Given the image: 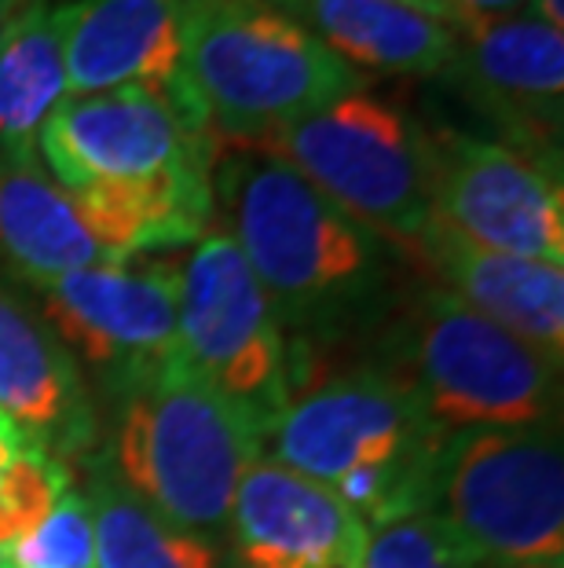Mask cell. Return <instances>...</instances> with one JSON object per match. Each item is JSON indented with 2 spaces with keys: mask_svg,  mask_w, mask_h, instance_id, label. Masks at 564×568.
<instances>
[{
  "mask_svg": "<svg viewBox=\"0 0 564 568\" xmlns=\"http://www.w3.org/2000/svg\"><path fill=\"white\" fill-rule=\"evenodd\" d=\"M213 199L283 334L316 348L378 326L400 272V250L348 216L286 162L254 148L221 154Z\"/></svg>",
  "mask_w": 564,
  "mask_h": 568,
  "instance_id": "obj_1",
  "label": "cell"
},
{
  "mask_svg": "<svg viewBox=\"0 0 564 568\" xmlns=\"http://www.w3.org/2000/svg\"><path fill=\"white\" fill-rule=\"evenodd\" d=\"M443 437L418 393L381 364L290 393L268 433L275 463L330 488L367 528L429 510Z\"/></svg>",
  "mask_w": 564,
  "mask_h": 568,
  "instance_id": "obj_2",
  "label": "cell"
},
{
  "mask_svg": "<svg viewBox=\"0 0 564 568\" xmlns=\"http://www.w3.org/2000/svg\"><path fill=\"white\" fill-rule=\"evenodd\" d=\"M106 463L165 521L224 542L238 480L264 455L268 426L184 359L122 385Z\"/></svg>",
  "mask_w": 564,
  "mask_h": 568,
  "instance_id": "obj_3",
  "label": "cell"
},
{
  "mask_svg": "<svg viewBox=\"0 0 564 568\" xmlns=\"http://www.w3.org/2000/svg\"><path fill=\"white\" fill-rule=\"evenodd\" d=\"M180 78L221 148H257L370 84L268 0H184Z\"/></svg>",
  "mask_w": 564,
  "mask_h": 568,
  "instance_id": "obj_4",
  "label": "cell"
},
{
  "mask_svg": "<svg viewBox=\"0 0 564 568\" xmlns=\"http://www.w3.org/2000/svg\"><path fill=\"white\" fill-rule=\"evenodd\" d=\"M443 433L557 426L561 359L448 290L418 286L386 334V359Z\"/></svg>",
  "mask_w": 564,
  "mask_h": 568,
  "instance_id": "obj_5",
  "label": "cell"
},
{
  "mask_svg": "<svg viewBox=\"0 0 564 568\" xmlns=\"http://www.w3.org/2000/svg\"><path fill=\"white\" fill-rule=\"evenodd\" d=\"M254 151L297 169L348 216L403 250L433 216V132L403 106L352 92Z\"/></svg>",
  "mask_w": 564,
  "mask_h": 568,
  "instance_id": "obj_6",
  "label": "cell"
},
{
  "mask_svg": "<svg viewBox=\"0 0 564 568\" xmlns=\"http://www.w3.org/2000/svg\"><path fill=\"white\" fill-rule=\"evenodd\" d=\"M38 159L66 195L213 184L221 140L176 78L63 95L38 136Z\"/></svg>",
  "mask_w": 564,
  "mask_h": 568,
  "instance_id": "obj_7",
  "label": "cell"
},
{
  "mask_svg": "<svg viewBox=\"0 0 564 568\" xmlns=\"http://www.w3.org/2000/svg\"><path fill=\"white\" fill-rule=\"evenodd\" d=\"M425 514H437L488 568L557 561L564 550L561 429L448 433Z\"/></svg>",
  "mask_w": 564,
  "mask_h": 568,
  "instance_id": "obj_8",
  "label": "cell"
},
{
  "mask_svg": "<svg viewBox=\"0 0 564 568\" xmlns=\"http://www.w3.org/2000/svg\"><path fill=\"white\" fill-rule=\"evenodd\" d=\"M180 359L268 426L294 393L290 342L227 232L209 227L180 257Z\"/></svg>",
  "mask_w": 564,
  "mask_h": 568,
  "instance_id": "obj_9",
  "label": "cell"
},
{
  "mask_svg": "<svg viewBox=\"0 0 564 568\" xmlns=\"http://www.w3.org/2000/svg\"><path fill=\"white\" fill-rule=\"evenodd\" d=\"M38 294L41 320L100 382L103 396L180 356V261L132 257L70 272Z\"/></svg>",
  "mask_w": 564,
  "mask_h": 568,
  "instance_id": "obj_10",
  "label": "cell"
},
{
  "mask_svg": "<svg viewBox=\"0 0 564 568\" xmlns=\"http://www.w3.org/2000/svg\"><path fill=\"white\" fill-rule=\"evenodd\" d=\"M433 216L476 246L510 257L564 261L561 173L502 140L433 132Z\"/></svg>",
  "mask_w": 564,
  "mask_h": 568,
  "instance_id": "obj_11",
  "label": "cell"
},
{
  "mask_svg": "<svg viewBox=\"0 0 564 568\" xmlns=\"http://www.w3.org/2000/svg\"><path fill=\"white\" fill-rule=\"evenodd\" d=\"M448 78L502 132V143L561 173L564 33L527 16L480 19L459 30Z\"/></svg>",
  "mask_w": 564,
  "mask_h": 568,
  "instance_id": "obj_12",
  "label": "cell"
},
{
  "mask_svg": "<svg viewBox=\"0 0 564 568\" xmlns=\"http://www.w3.org/2000/svg\"><path fill=\"white\" fill-rule=\"evenodd\" d=\"M232 568H359L370 528L297 469L260 455L232 503Z\"/></svg>",
  "mask_w": 564,
  "mask_h": 568,
  "instance_id": "obj_13",
  "label": "cell"
},
{
  "mask_svg": "<svg viewBox=\"0 0 564 568\" xmlns=\"http://www.w3.org/2000/svg\"><path fill=\"white\" fill-rule=\"evenodd\" d=\"M400 257L425 275V286L448 290L462 305H470L491 323L506 326L527 345L546 356L564 359V268L561 264L524 261L510 253L470 243L440 216L411 243Z\"/></svg>",
  "mask_w": 564,
  "mask_h": 568,
  "instance_id": "obj_14",
  "label": "cell"
},
{
  "mask_svg": "<svg viewBox=\"0 0 564 568\" xmlns=\"http://www.w3.org/2000/svg\"><path fill=\"white\" fill-rule=\"evenodd\" d=\"M0 410L66 466L95 452V407L74 356L8 275H0Z\"/></svg>",
  "mask_w": 564,
  "mask_h": 568,
  "instance_id": "obj_15",
  "label": "cell"
},
{
  "mask_svg": "<svg viewBox=\"0 0 564 568\" xmlns=\"http://www.w3.org/2000/svg\"><path fill=\"white\" fill-rule=\"evenodd\" d=\"M184 0H66V95L180 78Z\"/></svg>",
  "mask_w": 564,
  "mask_h": 568,
  "instance_id": "obj_16",
  "label": "cell"
},
{
  "mask_svg": "<svg viewBox=\"0 0 564 568\" xmlns=\"http://www.w3.org/2000/svg\"><path fill=\"white\" fill-rule=\"evenodd\" d=\"M341 55L359 74L440 78L451 67L459 30L389 0H268Z\"/></svg>",
  "mask_w": 564,
  "mask_h": 568,
  "instance_id": "obj_17",
  "label": "cell"
},
{
  "mask_svg": "<svg viewBox=\"0 0 564 568\" xmlns=\"http://www.w3.org/2000/svg\"><path fill=\"white\" fill-rule=\"evenodd\" d=\"M125 264L95 239L44 169L0 173V275L41 290L70 272Z\"/></svg>",
  "mask_w": 564,
  "mask_h": 568,
  "instance_id": "obj_18",
  "label": "cell"
},
{
  "mask_svg": "<svg viewBox=\"0 0 564 568\" xmlns=\"http://www.w3.org/2000/svg\"><path fill=\"white\" fill-rule=\"evenodd\" d=\"M66 0H38L0 41V173L41 169L38 136L66 95Z\"/></svg>",
  "mask_w": 564,
  "mask_h": 568,
  "instance_id": "obj_19",
  "label": "cell"
},
{
  "mask_svg": "<svg viewBox=\"0 0 564 568\" xmlns=\"http://www.w3.org/2000/svg\"><path fill=\"white\" fill-rule=\"evenodd\" d=\"M95 568H224L217 542L180 528L114 474L106 455L89 458Z\"/></svg>",
  "mask_w": 564,
  "mask_h": 568,
  "instance_id": "obj_20",
  "label": "cell"
},
{
  "mask_svg": "<svg viewBox=\"0 0 564 568\" xmlns=\"http://www.w3.org/2000/svg\"><path fill=\"white\" fill-rule=\"evenodd\" d=\"M70 477L74 469L63 458L44 452L0 410V542L30 536L70 488Z\"/></svg>",
  "mask_w": 564,
  "mask_h": 568,
  "instance_id": "obj_21",
  "label": "cell"
},
{
  "mask_svg": "<svg viewBox=\"0 0 564 568\" xmlns=\"http://www.w3.org/2000/svg\"><path fill=\"white\" fill-rule=\"evenodd\" d=\"M0 568H95L89 495L66 488L30 536L0 542Z\"/></svg>",
  "mask_w": 564,
  "mask_h": 568,
  "instance_id": "obj_22",
  "label": "cell"
},
{
  "mask_svg": "<svg viewBox=\"0 0 564 568\" xmlns=\"http://www.w3.org/2000/svg\"><path fill=\"white\" fill-rule=\"evenodd\" d=\"M462 8V27H470V22H480V19H510V16H521L527 8V0H459Z\"/></svg>",
  "mask_w": 564,
  "mask_h": 568,
  "instance_id": "obj_23",
  "label": "cell"
},
{
  "mask_svg": "<svg viewBox=\"0 0 564 568\" xmlns=\"http://www.w3.org/2000/svg\"><path fill=\"white\" fill-rule=\"evenodd\" d=\"M389 4L414 8V11H422V16L437 19V22H443V27H451V30H462V22H465L459 0H389Z\"/></svg>",
  "mask_w": 564,
  "mask_h": 568,
  "instance_id": "obj_24",
  "label": "cell"
},
{
  "mask_svg": "<svg viewBox=\"0 0 564 568\" xmlns=\"http://www.w3.org/2000/svg\"><path fill=\"white\" fill-rule=\"evenodd\" d=\"M521 16L564 33V0H527V8L521 11Z\"/></svg>",
  "mask_w": 564,
  "mask_h": 568,
  "instance_id": "obj_25",
  "label": "cell"
},
{
  "mask_svg": "<svg viewBox=\"0 0 564 568\" xmlns=\"http://www.w3.org/2000/svg\"><path fill=\"white\" fill-rule=\"evenodd\" d=\"M30 4H38V0H0V41L8 38V30L16 27V19H19Z\"/></svg>",
  "mask_w": 564,
  "mask_h": 568,
  "instance_id": "obj_26",
  "label": "cell"
},
{
  "mask_svg": "<svg viewBox=\"0 0 564 568\" xmlns=\"http://www.w3.org/2000/svg\"><path fill=\"white\" fill-rule=\"evenodd\" d=\"M527 568H564V565H561V558H557V561H543V565H527Z\"/></svg>",
  "mask_w": 564,
  "mask_h": 568,
  "instance_id": "obj_27",
  "label": "cell"
}]
</instances>
